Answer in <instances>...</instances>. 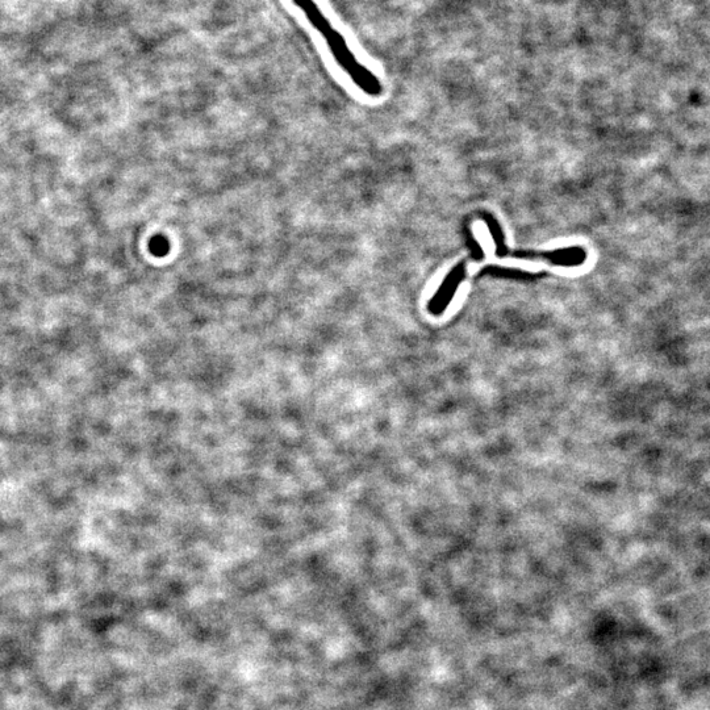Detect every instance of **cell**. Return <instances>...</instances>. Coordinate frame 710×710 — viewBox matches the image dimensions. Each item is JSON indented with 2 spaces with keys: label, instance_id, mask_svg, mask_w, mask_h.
<instances>
[{
  "label": "cell",
  "instance_id": "obj_3",
  "mask_svg": "<svg viewBox=\"0 0 710 710\" xmlns=\"http://www.w3.org/2000/svg\"><path fill=\"white\" fill-rule=\"evenodd\" d=\"M466 277L467 261L463 260L458 262L457 265L446 274L444 282L440 284L436 294L430 298L428 302V312L430 315L434 317L444 315L446 309H448L451 302H453L455 295H457L459 287L466 281Z\"/></svg>",
  "mask_w": 710,
  "mask_h": 710
},
{
  "label": "cell",
  "instance_id": "obj_1",
  "mask_svg": "<svg viewBox=\"0 0 710 710\" xmlns=\"http://www.w3.org/2000/svg\"><path fill=\"white\" fill-rule=\"evenodd\" d=\"M292 3L306 15L309 24L320 33L334 61L344 70V73L349 75L354 85L371 98H379L383 94L382 82L373 71L358 61L353 50L346 43L345 37L333 27L331 20L321 11L319 4L315 0H292Z\"/></svg>",
  "mask_w": 710,
  "mask_h": 710
},
{
  "label": "cell",
  "instance_id": "obj_4",
  "mask_svg": "<svg viewBox=\"0 0 710 710\" xmlns=\"http://www.w3.org/2000/svg\"><path fill=\"white\" fill-rule=\"evenodd\" d=\"M149 250L154 257H165L170 253V241L162 235L154 236L149 242Z\"/></svg>",
  "mask_w": 710,
  "mask_h": 710
},
{
  "label": "cell",
  "instance_id": "obj_2",
  "mask_svg": "<svg viewBox=\"0 0 710 710\" xmlns=\"http://www.w3.org/2000/svg\"><path fill=\"white\" fill-rule=\"evenodd\" d=\"M478 220L486 224L495 244V253L499 258H513L521 261H540L555 267L575 269L582 267L588 260L587 250L583 246L572 245L553 250L509 249L503 227L491 212H479Z\"/></svg>",
  "mask_w": 710,
  "mask_h": 710
}]
</instances>
